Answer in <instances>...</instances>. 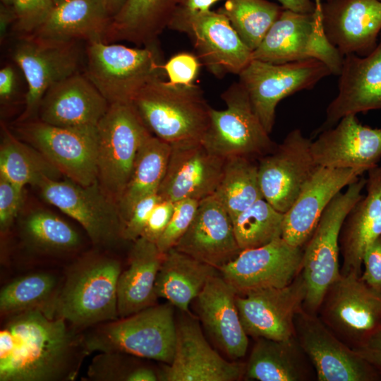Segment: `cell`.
Here are the masks:
<instances>
[{
  "mask_svg": "<svg viewBox=\"0 0 381 381\" xmlns=\"http://www.w3.org/2000/svg\"><path fill=\"white\" fill-rule=\"evenodd\" d=\"M1 381H72L87 351L84 334L40 309L3 318Z\"/></svg>",
  "mask_w": 381,
  "mask_h": 381,
  "instance_id": "cell-1",
  "label": "cell"
},
{
  "mask_svg": "<svg viewBox=\"0 0 381 381\" xmlns=\"http://www.w3.org/2000/svg\"><path fill=\"white\" fill-rule=\"evenodd\" d=\"M119 260L97 253L85 254L67 268L55 300L53 314L81 331L119 318Z\"/></svg>",
  "mask_w": 381,
  "mask_h": 381,
  "instance_id": "cell-2",
  "label": "cell"
},
{
  "mask_svg": "<svg viewBox=\"0 0 381 381\" xmlns=\"http://www.w3.org/2000/svg\"><path fill=\"white\" fill-rule=\"evenodd\" d=\"M152 134L171 146L202 143L210 107L200 87L164 78L147 84L131 102Z\"/></svg>",
  "mask_w": 381,
  "mask_h": 381,
  "instance_id": "cell-3",
  "label": "cell"
},
{
  "mask_svg": "<svg viewBox=\"0 0 381 381\" xmlns=\"http://www.w3.org/2000/svg\"><path fill=\"white\" fill-rule=\"evenodd\" d=\"M85 57V74L109 104L131 103L147 84L167 77L159 43L133 48L93 41Z\"/></svg>",
  "mask_w": 381,
  "mask_h": 381,
  "instance_id": "cell-4",
  "label": "cell"
},
{
  "mask_svg": "<svg viewBox=\"0 0 381 381\" xmlns=\"http://www.w3.org/2000/svg\"><path fill=\"white\" fill-rule=\"evenodd\" d=\"M84 334L92 352L118 351L170 364L176 343L171 303L154 305L125 318L99 324Z\"/></svg>",
  "mask_w": 381,
  "mask_h": 381,
  "instance_id": "cell-5",
  "label": "cell"
},
{
  "mask_svg": "<svg viewBox=\"0 0 381 381\" xmlns=\"http://www.w3.org/2000/svg\"><path fill=\"white\" fill-rule=\"evenodd\" d=\"M365 184L366 179L361 176L334 197L303 248L301 272L307 286L303 308L309 313L318 314L325 292L341 275L340 230L346 216L363 196Z\"/></svg>",
  "mask_w": 381,
  "mask_h": 381,
  "instance_id": "cell-6",
  "label": "cell"
},
{
  "mask_svg": "<svg viewBox=\"0 0 381 381\" xmlns=\"http://www.w3.org/2000/svg\"><path fill=\"white\" fill-rule=\"evenodd\" d=\"M97 131V181L104 194L118 205L138 149L151 133L132 103L110 104Z\"/></svg>",
  "mask_w": 381,
  "mask_h": 381,
  "instance_id": "cell-7",
  "label": "cell"
},
{
  "mask_svg": "<svg viewBox=\"0 0 381 381\" xmlns=\"http://www.w3.org/2000/svg\"><path fill=\"white\" fill-rule=\"evenodd\" d=\"M226 109H210V123L202 140L212 153L227 159L243 157L258 160L277 146L254 111L248 95L239 83L222 94Z\"/></svg>",
  "mask_w": 381,
  "mask_h": 381,
  "instance_id": "cell-8",
  "label": "cell"
},
{
  "mask_svg": "<svg viewBox=\"0 0 381 381\" xmlns=\"http://www.w3.org/2000/svg\"><path fill=\"white\" fill-rule=\"evenodd\" d=\"M317 315L339 339L356 349L381 330V293L361 275L341 274L325 292Z\"/></svg>",
  "mask_w": 381,
  "mask_h": 381,
  "instance_id": "cell-9",
  "label": "cell"
},
{
  "mask_svg": "<svg viewBox=\"0 0 381 381\" xmlns=\"http://www.w3.org/2000/svg\"><path fill=\"white\" fill-rule=\"evenodd\" d=\"M331 74L323 62L314 59L284 64L252 59L238 74V82L246 89L254 111L270 134L276 108L281 100L297 92L312 89Z\"/></svg>",
  "mask_w": 381,
  "mask_h": 381,
  "instance_id": "cell-10",
  "label": "cell"
},
{
  "mask_svg": "<svg viewBox=\"0 0 381 381\" xmlns=\"http://www.w3.org/2000/svg\"><path fill=\"white\" fill-rule=\"evenodd\" d=\"M16 131L66 179L82 186L97 181V126L61 127L31 119L20 122Z\"/></svg>",
  "mask_w": 381,
  "mask_h": 381,
  "instance_id": "cell-11",
  "label": "cell"
},
{
  "mask_svg": "<svg viewBox=\"0 0 381 381\" xmlns=\"http://www.w3.org/2000/svg\"><path fill=\"white\" fill-rule=\"evenodd\" d=\"M80 42H59L32 35L18 37L11 56L28 83L19 122L30 120L38 113L43 96L52 85L79 71L85 56Z\"/></svg>",
  "mask_w": 381,
  "mask_h": 381,
  "instance_id": "cell-12",
  "label": "cell"
},
{
  "mask_svg": "<svg viewBox=\"0 0 381 381\" xmlns=\"http://www.w3.org/2000/svg\"><path fill=\"white\" fill-rule=\"evenodd\" d=\"M343 56L328 40L314 14L283 10L253 51V59L284 64L309 59L323 62L339 75Z\"/></svg>",
  "mask_w": 381,
  "mask_h": 381,
  "instance_id": "cell-13",
  "label": "cell"
},
{
  "mask_svg": "<svg viewBox=\"0 0 381 381\" xmlns=\"http://www.w3.org/2000/svg\"><path fill=\"white\" fill-rule=\"evenodd\" d=\"M294 336L310 361L318 381H380L374 367L339 339L317 314L303 307L294 318Z\"/></svg>",
  "mask_w": 381,
  "mask_h": 381,
  "instance_id": "cell-14",
  "label": "cell"
},
{
  "mask_svg": "<svg viewBox=\"0 0 381 381\" xmlns=\"http://www.w3.org/2000/svg\"><path fill=\"white\" fill-rule=\"evenodd\" d=\"M37 188L47 202L77 221L94 244L109 246L121 238L123 222L118 205L97 181L82 186L68 179H47Z\"/></svg>",
  "mask_w": 381,
  "mask_h": 381,
  "instance_id": "cell-15",
  "label": "cell"
},
{
  "mask_svg": "<svg viewBox=\"0 0 381 381\" xmlns=\"http://www.w3.org/2000/svg\"><path fill=\"white\" fill-rule=\"evenodd\" d=\"M311 141L295 128L271 152L258 160L263 199L282 213L291 207L319 167L310 152Z\"/></svg>",
  "mask_w": 381,
  "mask_h": 381,
  "instance_id": "cell-16",
  "label": "cell"
},
{
  "mask_svg": "<svg viewBox=\"0 0 381 381\" xmlns=\"http://www.w3.org/2000/svg\"><path fill=\"white\" fill-rule=\"evenodd\" d=\"M168 28L189 37L199 61L217 78L238 75L253 59V51L219 11L173 20Z\"/></svg>",
  "mask_w": 381,
  "mask_h": 381,
  "instance_id": "cell-17",
  "label": "cell"
},
{
  "mask_svg": "<svg viewBox=\"0 0 381 381\" xmlns=\"http://www.w3.org/2000/svg\"><path fill=\"white\" fill-rule=\"evenodd\" d=\"M303 256V248L281 237L265 246L241 250L219 272L237 294L244 295L288 285L301 272Z\"/></svg>",
  "mask_w": 381,
  "mask_h": 381,
  "instance_id": "cell-18",
  "label": "cell"
},
{
  "mask_svg": "<svg viewBox=\"0 0 381 381\" xmlns=\"http://www.w3.org/2000/svg\"><path fill=\"white\" fill-rule=\"evenodd\" d=\"M307 293L301 272L288 285L236 295L240 319L248 336L274 340L294 337V318Z\"/></svg>",
  "mask_w": 381,
  "mask_h": 381,
  "instance_id": "cell-19",
  "label": "cell"
},
{
  "mask_svg": "<svg viewBox=\"0 0 381 381\" xmlns=\"http://www.w3.org/2000/svg\"><path fill=\"white\" fill-rule=\"evenodd\" d=\"M316 136L310 152L320 167L352 169L362 175L381 159V129L363 125L355 114L343 117Z\"/></svg>",
  "mask_w": 381,
  "mask_h": 381,
  "instance_id": "cell-20",
  "label": "cell"
},
{
  "mask_svg": "<svg viewBox=\"0 0 381 381\" xmlns=\"http://www.w3.org/2000/svg\"><path fill=\"white\" fill-rule=\"evenodd\" d=\"M190 315L176 325L174 356L172 362L158 373L159 380L234 381L242 378L246 363L227 361L213 350L198 320Z\"/></svg>",
  "mask_w": 381,
  "mask_h": 381,
  "instance_id": "cell-21",
  "label": "cell"
},
{
  "mask_svg": "<svg viewBox=\"0 0 381 381\" xmlns=\"http://www.w3.org/2000/svg\"><path fill=\"white\" fill-rule=\"evenodd\" d=\"M338 76V93L327 107L325 119L314 137L347 115L381 109V33L370 54L344 56Z\"/></svg>",
  "mask_w": 381,
  "mask_h": 381,
  "instance_id": "cell-22",
  "label": "cell"
},
{
  "mask_svg": "<svg viewBox=\"0 0 381 381\" xmlns=\"http://www.w3.org/2000/svg\"><path fill=\"white\" fill-rule=\"evenodd\" d=\"M171 147L157 193L162 200L200 201L212 195L220 181L226 159L210 152L201 142Z\"/></svg>",
  "mask_w": 381,
  "mask_h": 381,
  "instance_id": "cell-23",
  "label": "cell"
},
{
  "mask_svg": "<svg viewBox=\"0 0 381 381\" xmlns=\"http://www.w3.org/2000/svg\"><path fill=\"white\" fill-rule=\"evenodd\" d=\"M322 25L325 36L343 56H366L379 42L381 1H325L322 3Z\"/></svg>",
  "mask_w": 381,
  "mask_h": 381,
  "instance_id": "cell-24",
  "label": "cell"
},
{
  "mask_svg": "<svg viewBox=\"0 0 381 381\" xmlns=\"http://www.w3.org/2000/svg\"><path fill=\"white\" fill-rule=\"evenodd\" d=\"M361 176L352 169L319 166L284 214L282 238L303 248L331 200Z\"/></svg>",
  "mask_w": 381,
  "mask_h": 381,
  "instance_id": "cell-25",
  "label": "cell"
},
{
  "mask_svg": "<svg viewBox=\"0 0 381 381\" xmlns=\"http://www.w3.org/2000/svg\"><path fill=\"white\" fill-rule=\"evenodd\" d=\"M174 248L218 271L241 251L232 219L213 195L200 201L192 223Z\"/></svg>",
  "mask_w": 381,
  "mask_h": 381,
  "instance_id": "cell-26",
  "label": "cell"
},
{
  "mask_svg": "<svg viewBox=\"0 0 381 381\" xmlns=\"http://www.w3.org/2000/svg\"><path fill=\"white\" fill-rule=\"evenodd\" d=\"M109 105L85 73L78 71L47 91L38 119L61 127L97 126Z\"/></svg>",
  "mask_w": 381,
  "mask_h": 381,
  "instance_id": "cell-27",
  "label": "cell"
},
{
  "mask_svg": "<svg viewBox=\"0 0 381 381\" xmlns=\"http://www.w3.org/2000/svg\"><path fill=\"white\" fill-rule=\"evenodd\" d=\"M237 293L218 274L212 276L196 298L197 312L205 330L226 355L243 357L248 339L236 306Z\"/></svg>",
  "mask_w": 381,
  "mask_h": 381,
  "instance_id": "cell-28",
  "label": "cell"
},
{
  "mask_svg": "<svg viewBox=\"0 0 381 381\" xmlns=\"http://www.w3.org/2000/svg\"><path fill=\"white\" fill-rule=\"evenodd\" d=\"M366 193L346 216L339 234L341 274L361 275L368 245L381 234V166L368 171Z\"/></svg>",
  "mask_w": 381,
  "mask_h": 381,
  "instance_id": "cell-29",
  "label": "cell"
},
{
  "mask_svg": "<svg viewBox=\"0 0 381 381\" xmlns=\"http://www.w3.org/2000/svg\"><path fill=\"white\" fill-rule=\"evenodd\" d=\"M164 253L157 244L139 237L133 241L128 267L121 271L117 284L119 318H125L155 305V282Z\"/></svg>",
  "mask_w": 381,
  "mask_h": 381,
  "instance_id": "cell-30",
  "label": "cell"
},
{
  "mask_svg": "<svg viewBox=\"0 0 381 381\" xmlns=\"http://www.w3.org/2000/svg\"><path fill=\"white\" fill-rule=\"evenodd\" d=\"M111 18L102 0H70L55 6L32 35L59 42L103 41Z\"/></svg>",
  "mask_w": 381,
  "mask_h": 381,
  "instance_id": "cell-31",
  "label": "cell"
},
{
  "mask_svg": "<svg viewBox=\"0 0 381 381\" xmlns=\"http://www.w3.org/2000/svg\"><path fill=\"white\" fill-rule=\"evenodd\" d=\"M245 375L260 381L316 380L315 369L295 336L284 340L258 338Z\"/></svg>",
  "mask_w": 381,
  "mask_h": 381,
  "instance_id": "cell-32",
  "label": "cell"
},
{
  "mask_svg": "<svg viewBox=\"0 0 381 381\" xmlns=\"http://www.w3.org/2000/svg\"><path fill=\"white\" fill-rule=\"evenodd\" d=\"M180 0H126L111 18L103 41H126L137 47L158 43Z\"/></svg>",
  "mask_w": 381,
  "mask_h": 381,
  "instance_id": "cell-33",
  "label": "cell"
},
{
  "mask_svg": "<svg viewBox=\"0 0 381 381\" xmlns=\"http://www.w3.org/2000/svg\"><path fill=\"white\" fill-rule=\"evenodd\" d=\"M217 271L173 248L164 253L155 282V294L190 315V302L196 299L207 280L217 274Z\"/></svg>",
  "mask_w": 381,
  "mask_h": 381,
  "instance_id": "cell-34",
  "label": "cell"
},
{
  "mask_svg": "<svg viewBox=\"0 0 381 381\" xmlns=\"http://www.w3.org/2000/svg\"><path fill=\"white\" fill-rule=\"evenodd\" d=\"M19 237L30 251L46 257H59L76 251L81 245L79 234L52 212L34 209L18 221Z\"/></svg>",
  "mask_w": 381,
  "mask_h": 381,
  "instance_id": "cell-35",
  "label": "cell"
},
{
  "mask_svg": "<svg viewBox=\"0 0 381 381\" xmlns=\"http://www.w3.org/2000/svg\"><path fill=\"white\" fill-rule=\"evenodd\" d=\"M171 149L169 144L152 133L142 143L130 179L118 203L123 226L138 201L158 193Z\"/></svg>",
  "mask_w": 381,
  "mask_h": 381,
  "instance_id": "cell-36",
  "label": "cell"
},
{
  "mask_svg": "<svg viewBox=\"0 0 381 381\" xmlns=\"http://www.w3.org/2000/svg\"><path fill=\"white\" fill-rule=\"evenodd\" d=\"M0 176L23 188L38 186L62 174L38 150L13 135L5 126L0 145Z\"/></svg>",
  "mask_w": 381,
  "mask_h": 381,
  "instance_id": "cell-37",
  "label": "cell"
},
{
  "mask_svg": "<svg viewBox=\"0 0 381 381\" xmlns=\"http://www.w3.org/2000/svg\"><path fill=\"white\" fill-rule=\"evenodd\" d=\"M63 277L49 271L35 272L4 285L0 291L2 318L29 310L40 309L52 315Z\"/></svg>",
  "mask_w": 381,
  "mask_h": 381,
  "instance_id": "cell-38",
  "label": "cell"
},
{
  "mask_svg": "<svg viewBox=\"0 0 381 381\" xmlns=\"http://www.w3.org/2000/svg\"><path fill=\"white\" fill-rule=\"evenodd\" d=\"M233 220L262 199L257 159L234 157L225 159L222 175L213 194Z\"/></svg>",
  "mask_w": 381,
  "mask_h": 381,
  "instance_id": "cell-39",
  "label": "cell"
},
{
  "mask_svg": "<svg viewBox=\"0 0 381 381\" xmlns=\"http://www.w3.org/2000/svg\"><path fill=\"white\" fill-rule=\"evenodd\" d=\"M217 11L224 14L242 41L256 49L284 8L267 0H224Z\"/></svg>",
  "mask_w": 381,
  "mask_h": 381,
  "instance_id": "cell-40",
  "label": "cell"
},
{
  "mask_svg": "<svg viewBox=\"0 0 381 381\" xmlns=\"http://www.w3.org/2000/svg\"><path fill=\"white\" fill-rule=\"evenodd\" d=\"M284 213L260 199L239 214L233 226L241 250L265 246L282 237Z\"/></svg>",
  "mask_w": 381,
  "mask_h": 381,
  "instance_id": "cell-41",
  "label": "cell"
},
{
  "mask_svg": "<svg viewBox=\"0 0 381 381\" xmlns=\"http://www.w3.org/2000/svg\"><path fill=\"white\" fill-rule=\"evenodd\" d=\"M127 356L118 351L99 352L89 365L87 378L94 381H131L133 373L141 365H131Z\"/></svg>",
  "mask_w": 381,
  "mask_h": 381,
  "instance_id": "cell-42",
  "label": "cell"
},
{
  "mask_svg": "<svg viewBox=\"0 0 381 381\" xmlns=\"http://www.w3.org/2000/svg\"><path fill=\"white\" fill-rule=\"evenodd\" d=\"M14 30L19 36L32 35L45 21L55 5L52 0H13Z\"/></svg>",
  "mask_w": 381,
  "mask_h": 381,
  "instance_id": "cell-43",
  "label": "cell"
},
{
  "mask_svg": "<svg viewBox=\"0 0 381 381\" xmlns=\"http://www.w3.org/2000/svg\"><path fill=\"white\" fill-rule=\"evenodd\" d=\"M199 202L193 199H184L174 202V210L170 222L156 243L162 253L174 248L188 230L196 214Z\"/></svg>",
  "mask_w": 381,
  "mask_h": 381,
  "instance_id": "cell-44",
  "label": "cell"
},
{
  "mask_svg": "<svg viewBox=\"0 0 381 381\" xmlns=\"http://www.w3.org/2000/svg\"><path fill=\"white\" fill-rule=\"evenodd\" d=\"M198 56L188 52H180L172 56L164 64L168 81L174 85H190L194 84L199 68Z\"/></svg>",
  "mask_w": 381,
  "mask_h": 381,
  "instance_id": "cell-45",
  "label": "cell"
},
{
  "mask_svg": "<svg viewBox=\"0 0 381 381\" xmlns=\"http://www.w3.org/2000/svg\"><path fill=\"white\" fill-rule=\"evenodd\" d=\"M23 188L0 176V231L7 233L17 218L23 201Z\"/></svg>",
  "mask_w": 381,
  "mask_h": 381,
  "instance_id": "cell-46",
  "label": "cell"
},
{
  "mask_svg": "<svg viewBox=\"0 0 381 381\" xmlns=\"http://www.w3.org/2000/svg\"><path fill=\"white\" fill-rule=\"evenodd\" d=\"M161 200L159 195L155 193L138 201L123 224L121 238L134 241L140 237L152 210Z\"/></svg>",
  "mask_w": 381,
  "mask_h": 381,
  "instance_id": "cell-47",
  "label": "cell"
},
{
  "mask_svg": "<svg viewBox=\"0 0 381 381\" xmlns=\"http://www.w3.org/2000/svg\"><path fill=\"white\" fill-rule=\"evenodd\" d=\"M362 279L381 293V234L367 247L363 257Z\"/></svg>",
  "mask_w": 381,
  "mask_h": 381,
  "instance_id": "cell-48",
  "label": "cell"
},
{
  "mask_svg": "<svg viewBox=\"0 0 381 381\" xmlns=\"http://www.w3.org/2000/svg\"><path fill=\"white\" fill-rule=\"evenodd\" d=\"M174 210V202L161 200L152 210L141 237L156 243L167 227Z\"/></svg>",
  "mask_w": 381,
  "mask_h": 381,
  "instance_id": "cell-49",
  "label": "cell"
},
{
  "mask_svg": "<svg viewBox=\"0 0 381 381\" xmlns=\"http://www.w3.org/2000/svg\"><path fill=\"white\" fill-rule=\"evenodd\" d=\"M354 350L370 363L381 377V330Z\"/></svg>",
  "mask_w": 381,
  "mask_h": 381,
  "instance_id": "cell-50",
  "label": "cell"
},
{
  "mask_svg": "<svg viewBox=\"0 0 381 381\" xmlns=\"http://www.w3.org/2000/svg\"><path fill=\"white\" fill-rule=\"evenodd\" d=\"M219 1L222 0H180L170 23L208 11L212 5Z\"/></svg>",
  "mask_w": 381,
  "mask_h": 381,
  "instance_id": "cell-51",
  "label": "cell"
},
{
  "mask_svg": "<svg viewBox=\"0 0 381 381\" xmlns=\"http://www.w3.org/2000/svg\"><path fill=\"white\" fill-rule=\"evenodd\" d=\"M16 73L11 66L0 70V99L1 102L8 101L13 95L16 88Z\"/></svg>",
  "mask_w": 381,
  "mask_h": 381,
  "instance_id": "cell-52",
  "label": "cell"
},
{
  "mask_svg": "<svg viewBox=\"0 0 381 381\" xmlns=\"http://www.w3.org/2000/svg\"><path fill=\"white\" fill-rule=\"evenodd\" d=\"M284 10L303 14H314L315 4L313 0H277Z\"/></svg>",
  "mask_w": 381,
  "mask_h": 381,
  "instance_id": "cell-53",
  "label": "cell"
},
{
  "mask_svg": "<svg viewBox=\"0 0 381 381\" xmlns=\"http://www.w3.org/2000/svg\"><path fill=\"white\" fill-rule=\"evenodd\" d=\"M16 16L13 6L1 4L0 6V38L4 40L8 27L14 24Z\"/></svg>",
  "mask_w": 381,
  "mask_h": 381,
  "instance_id": "cell-54",
  "label": "cell"
},
{
  "mask_svg": "<svg viewBox=\"0 0 381 381\" xmlns=\"http://www.w3.org/2000/svg\"><path fill=\"white\" fill-rule=\"evenodd\" d=\"M104 5L112 18L115 16L122 8L126 0H102Z\"/></svg>",
  "mask_w": 381,
  "mask_h": 381,
  "instance_id": "cell-55",
  "label": "cell"
},
{
  "mask_svg": "<svg viewBox=\"0 0 381 381\" xmlns=\"http://www.w3.org/2000/svg\"><path fill=\"white\" fill-rule=\"evenodd\" d=\"M315 4L314 17L316 23L323 27L322 25V0H313Z\"/></svg>",
  "mask_w": 381,
  "mask_h": 381,
  "instance_id": "cell-56",
  "label": "cell"
},
{
  "mask_svg": "<svg viewBox=\"0 0 381 381\" xmlns=\"http://www.w3.org/2000/svg\"><path fill=\"white\" fill-rule=\"evenodd\" d=\"M13 0H1V4H3L6 6H12Z\"/></svg>",
  "mask_w": 381,
  "mask_h": 381,
  "instance_id": "cell-57",
  "label": "cell"
},
{
  "mask_svg": "<svg viewBox=\"0 0 381 381\" xmlns=\"http://www.w3.org/2000/svg\"><path fill=\"white\" fill-rule=\"evenodd\" d=\"M52 1L54 2V5L57 6V5H59V4H62V3H64V2L70 1V0H52Z\"/></svg>",
  "mask_w": 381,
  "mask_h": 381,
  "instance_id": "cell-58",
  "label": "cell"
},
{
  "mask_svg": "<svg viewBox=\"0 0 381 381\" xmlns=\"http://www.w3.org/2000/svg\"><path fill=\"white\" fill-rule=\"evenodd\" d=\"M325 1H329V0H325ZM381 1V0H380Z\"/></svg>",
  "mask_w": 381,
  "mask_h": 381,
  "instance_id": "cell-59",
  "label": "cell"
}]
</instances>
